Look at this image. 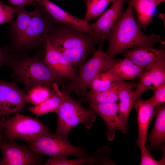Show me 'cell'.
I'll list each match as a JSON object with an SVG mask.
<instances>
[{"instance_id": "34", "label": "cell", "mask_w": 165, "mask_h": 165, "mask_svg": "<svg viewBox=\"0 0 165 165\" xmlns=\"http://www.w3.org/2000/svg\"><path fill=\"white\" fill-rule=\"evenodd\" d=\"M2 130L0 125V147L1 145V141L2 137Z\"/></svg>"}, {"instance_id": "32", "label": "cell", "mask_w": 165, "mask_h": 165, "mask_svg": "<svg viewBox=\"0 0 165 165\" xmlns=\"http://www.w3.org/2000/svg\"><path fill=\"white\" fill-rule=\"evenodd\" d=\"M9 4L14 7H24L28 5L34 6L35 0H8Z\"/></svg>"}, {"instance_id": "12", "label": "cell", "mask_w": 165, "mask_h": 165, "mask_svg": "<svg viewBox=\"0 0 165 165\" xmlns=\"http://www.w3.org/2000/svg\"><path fill=\"white\" fill-rule=\"evenodd\" d=\"M140 78L136 90L132 92L134 103L147 90H154L165 83V60L154 62L148 65Z\"/></svg>"}, {"instance_id": "4", "label": "cell", "mask_w": 165, "mask_h": 165, "mask_svg": "<svg viewBox=\"0 0 165 165\" xmlns=\"http://www.w3.org/2000/svg\"><path fill=\"white\" fill-rule=\"evenodd\" d=\"M34 16L27 29L19 41L9 47L16 53L27 54L31 50L41 48L45 51L46 35L53 32L57 27V22L46 9L35 2Z\"/></svg>"}, {"instance_id": "16", "label": "cell", "mask_w": 165, "mask_h": 165, "mask_svg": "<svg viewBox=\"0 0 165 165\" xmlns=\"http://www.w3.org/2000/svg\"><path fill=\"white\" fill-rule=\"evenodd\" d=\"M133 107L136 111L138 125V137L136 142L141 150L145 147L148 127L155 115V107L148 99L143 100L140 97L135 101Z\"/></svg>"}, {"instance_id": "9", "label": "cell", "mask_w": 165, "mask_h": 165, "mask_svg": "<svg viewBox=\"0 0 165 165\" xmlns=\"http://www.w3.org/2000/svg\"><path fill=\"white\" fill-rule=\"evenodd\" d=\"M29 103L26 94L12 82L0 80V114L8 115L23 109Z\"/></svg>"}, {"instance_id": "28", "label": "cell", "mask_w": 165, "mask_h": 165, "mask_svg": "<svg viewBox=\"0 0 165 165\" xmlns=\"http://www.w3.org/2000/svg\"><path fill=\"white\" fill-rule=\"evenodd\" d=\"M98 161L94 156H88L79 157L75 159L68 160L66 159H57L50 158L44 164L45 165H80L91 164L97 163Z\"/></svg>"}, {"instance_id": "11", "label": "cell", "mask_w": 165, "mask_h": 165, "mask_svg": "<svg viewBox=\"0 0 165 165\" xmlns=\"http://www.w3.org/2000/svg\"><path fill=\"white\" fill-rule=\"evenodd\" d=\"M126 0H117L104 12L94 23L90 24L89 35L94 39L96 44L106 40L113 26L122 13V9Z\"/></svg>"}, {"instance_id": "8", "label": "cell", "mask_w": 165, "mask_h": 165, "mask_svg": "<svg viewBox=\"0 0 165 165\" xmlns=\"http://www.w3.org/2000/svg\"><path fill=\"white\" fill-rule=\"evenodd\" d=\"M0 125L6 139L10 142L19 138L28 143L49 131L38 119L20 113L0 121Z\"/></svg>"}, {"instance_id": "2", "label": "cell", "mask_w": 165, "mask_h": 165, "mask_svg": "<svg viewBox=\"0 0 165 165\" xmlns=\"http://www.w3.org/2000/svg\"><path fill=\"white\" fill-rule=\"evenodd\" d=\"M46 35L52 46L79 71L96 50V44L90 35L59 23L53 32Z\"/></svg>"}, {"instance_id": "3", "label": "cell", "mask_w": 165, "mask_h": 165, "mask_svg": "<svg viewBox=\"0 0 165 165\" xmlns=\"http://www.w3.org/2000/svg\"><path fill=\"white\" fill-rule=\"evenodd\" d=\"M13 71L16 81L22 83L28 91L38 86L50 87L57 83L64 87V80L57 76L37 55L30 57L27 54H10L6 63Z\"/></svg>"}, {"instance_id": "27", "label": "cell", "mask_w": 165, "mask_h": 165, "mask_svg": "<svg viewBox=\"0 0 165 165\" xmlns=\"http://www.w3.org/2000/svg\"><path fill=\"white\" fill-rule=\"evenodd\" d=\"M86 11L84 20L89 23L99 17L104 12L109 3L106 0H85Z\"/></svg>"}, {"instance_id": "26", "label": "cell", "mask_w": 165, "mask_h": 165, "mask_svg": "<svg viewBox=\"0 0 165 165\" xmlns=\"http://www.w3.org/2000/svg\"><path fill=\"white\" fill-rule=\"evenodd\" d=\"M118 80L114 75L107 70L97 75L90 82L88 87L91 91H106L110 89L113 82Z\"/></svg>"}, {"instance_id": "36", "label": "cell", "mask_w": 165, "mask_h": 165, "mask_svg": "<svg viewBox=\"0 0 165 165\" xmlns=\"http://www.w3.org/2000/svg\"><path fill=\"white\" fill-rule=\"evenodd\" d=\"M1 114H0V116H1Z\"/></svg>"}, {"instance_id": "20", "label": "cell", "mask_w": 165, "mask_h": 165, "mask_svg": "<svg viewBox=\"0 0 165 165\" xmlns=\"http://www.w3.org/2000/svg\"><path fill=\"white\" fill-rule=\"evenodd\" d=\"M17 18L9 25L8 34L11 41L10 46L16 44L29 26L34 16V11L26 10L24 7H15Z\"/></svg>"}, {"instance_id": "35", "label": "cell", "mask_w": 165, "mask_h": 165, "mask_svg": "<svg viewBox=\"0 0 165 165\" xmlns=\"http://www.w3.org/2000/svg\"><path fill=\"white\" fill-rule=\"evenodd\" d=\"M106 0L110 2H112L113 3L115 2L117 0Z\"/></svg>"}, {"instance_id": "24", "label": "cell", "mask_w": 165, "mask_h": 165, "mask_svg": "<svg viewBox=\"0 0 165 165\" xmlns=\"http://www.w3.org/2000/svg\"><path fill=\"white\" fill-rule=\"evenodd\" d=\"M58 85L54 83L49 87L38 86L31 88L28 91L29 103L36 105L45 101L59 89Z\"/></svg>"}, {"instance_id": "21", "label": "cell", "mask_w": 165, "mask_h": 165, "mask_svg": "<svg viewBox=\"0 0 165 165\" xmlns=\"http://www.w3.org/2000/svg\"><path fill=\"white\" fill-rule=\"evenodd\" d=\"M145 68L125 57L123 59H113L108 70L114 75L118 80L124 81L140 78Z\"/></svg>"}, {"instance_id": "7", "label": "cell", "mask_w": 165, "mask_h": 165, "mask_svg": "<svg viewBox=\"0 0 165 165\" xmlns=\"http://www.w3.org/2000/svg\"><path fill=\"white\" fill-rule=\"evenodd\" d=\"M28 147L36 154H43L57 159H64L68 156L80 157L88 156L85 149L75 146L67 139L49 131L28 143Z\"/></svg>"}, {"instance_id": "1", "label": "cell", "mask_w": 165, "mask_h": 165, "mask_svg": "<svg viewBox=\"0 0 165 165\" xmlns=\"http://www.w3.org/2000/svg\"><path fill=\"white\" fill-rule=\"evenodd\" d=\"M133 10L128 4L107 36L106 40L109 44L105 53L112 59L130 49L140 46L153 47L156 43L163 42L159 35L152 33L148 35L141 32L135 20Z\"/></svg>"}, {"instance_id": "23", "label": "cell", "mask_w": 165, "mask_h": 165, "mask_svg": "<svg viewBox=\"0 0 165 165\" xmlns=\"http://www.w3.org/2000/svg\"><path fill=\"white\" fill-rule=\"evenodd\" d=\"M64 98V93L58 89L50 97L39 105L28 108L29 110L37 116L50 112H55L60 106Z\"/></svg>"}, {"instance_id": "31", "label": "cell", "mask_w": 165, "mask_h": 165, "mask_svg": "<svg viewBox=\"0 0 165 165\" xmlns=\"http://www.w3.org/2000/svg\"><path fill=\"white\" fill-rule=\"evenodd\" d=\"M153 96L149 99L155 107L162 105L165 102V83L153 90Z\"/></svg>"}, {"instance_id": "33", "label": "cell", "mask_w": 165, "mask_h": 165, "mask_svg": "<svg viewBox=\"0 0 165 165\" xmlns=\"http://www.w3.org/2000/svg\"><path fill=\"white\" fill-rule=\"evenodd\" d=\"M10 54L11 52L9 47H0V66L6 63Z\"/></svg>"}, {"instance_id": "25", "label": "cell", "mask_w": 165, "mask_h": 165, "mask_svg": "<svg viewBox=\"0 0 165 165\" xmlns=\"http://www.w3.org/2000/svg\"><path fill=\"white\" fill-rule=\"evenodd\" d=\"M85 97V100L88 103H112L116 102L119 100L117 91L112 85L110 89L107 91L97 92L90 90L86 94Z\"/></svg>"}, {"instance_id": "30", "label": "cell", "mask_w": 165, "mask_h": 165, "mask_svg": "<svg viewBox=\"0 0 165 165\" xmlns=\"http://www.w3.org/2000/svg\"><path fill=\"white\" fill-rule=\"evenodd\" d=\"M141 160L140 165H163L165 164V152L163 156L160 161L155 160L146 147L141 150Z\"/></svg>"}, {"instance_id": "18", "label": "cell", "mask_w": 165, "mask_h": 165, "mask_svg": "<svg viewBox=\"0 0 165 165\" xmlns=\"http://www.w3.org/2000/svg\"><path fill=\"white\" fill-rule=\"evenodd\" d=\"M137 85L123 80L116 81L112 84V87L117 91L119 101L118 104L119 112L125 133L128 130V116L134 104L132 98V90L136 87Z\"/></svg>"}, {"instance_id": "5", "label": "cell", "mask_w": 165, "mask_h": 165, "mask_svg": "<svg viewBox=\"0 0 165 165\" xmlns=\"http://www.w3.org/2000/svg\"><path fill=\"white\" fill-rule=\"evenodd\" d=\"M64 98L62 103L55 112L57 118V130L55 134L67 139L69 133L75 126L82 124L90 129L96 120V113L91 108H84L81 102L72 98L63 87Z\"/></svg>"}, {"instance_id": "10", "label": "cell", "mask_w": 165, "mask_h": 165, "mask_svg": "<svg viewBox=\"0 0 165 165\" xmlns=\"http://www.w3.org/2000/svg\"><path fill=\"white\" fill-rule=\"evenodd\" d=\"M2 157L0 165H42L43 158L28 147L16 144L14 141L4 142L0 147Z\"/></svg>"}, {"instance_id": "29", "label": "cell", "mask_w": 165, "mask_h": 165, "mask_svg": "<svg viewBox=\"0 0 165 165\" xmlns=\"http://www.w3.org/2000/svg\"><path fill=\"white\" fill-rule=\"evenodd\" d=\"M15 7L4 4L0 1V25L7 22L12 23L14 20Z\"/></svg>"}, {"instance_id": "6", "label": "cell", "mask_w": 165, "mask_h": 165, "mask_svg": "<svg viewBox=\"0 0 165 165\" xmlns=\"http://www.w3.org/2000/svg\"><path fill=\"white\" fill-rule=\"evenodd\" d=\"M101 43L98 50L82 67L77 77L63 87L68 94L74 91L78 96L84 99L86 90L92 81L97 75L110 68L113 59L103 51V42Z\"/></svg>"}, {"instance_id": "22", "label": "cell", "mask_w": 165, "mask_h": 165, "mask_svg": "<svg viewBox=\"0 0 165 165\" xmlns=\"http://www.w3.org/2000/svg\"><path fill=\"white\" fill-rule=\"evenodd\" d=\"M156 118L153 129L146 138L149 142L148 150L154 147L162 146L165 141V104L155 107Z\"/></svg>"}, {"instance_id": "19", "label": "cell", "mask_w": 165, "mask_h": 165, "mask_svg": "<svg viewBox=\"0 0 165 165\" xmlns=\"http://www.w3.org/2000/svg\"><path fill=\"white\" fill-rule=\"evenodd\" d=\"M136 12L137 23L146 30L152 23V16L156 7L165 0H126Z\"/></svg>"}, {"instance_id": "13", "label": "cell", "mask_w": 165, "mask_h": 165, "mask_svg": "<svg viewBox=\"0 0 165 165\" xmlns=\"http://www.w3.org/2000/svg\"><path fill=\"white\" fill-rule=\"evenodd\" d=\"M46 35L45 55L43 59L44 62L59 78L64 80L72 81L78 76L76 70L70 62L52 46Z\"/></svg>"}, {"instance_id": "17", "label": "cell", "mask_w": 165, "mask_h": 165, "mask_svg": "<svg viewBox=\"0 0 165 165\" xmlns=\"http://www.w3.org/2000/svg\"><path fill=\"white\" fill-rule=\"evenodd\" d=\"M121 53L125 57L144 68L153 62L165 60L164 48L156 49L153 47L140 46L124 50Z\"/></svg>"}, {"instance_id": "14", "label": "cell", "mask_w": 165, "mask_h": 165, "mask_svg": "<svg viewBox=\"0 0 165 165\" xmlns=\"http://www.w3.org/2000/svg\"><path fill=\"white\" fill-rule=\"evenodd\" d=\"M89 104L90 108L104 120L107 127L108 140L112 141L114 139L116 130H121L123 133H125L118 104L116 102Z\"/></svg>"}, {"instance_id": "15", "label": "cell", "mask_w": 165, "mask_h": 165, "mask_svg": "<svg viewBox=\"0 0 165 165\" xmlns=\"http://www.w3.org/2000/svg\"><path fill=\"white\" fill-rule=\"evenodd\" d=\"M35 1L44 8L57 22L88 34L90 33V24L84 19L72 15L50 0Z\"/></svg>"}]
</instances>
